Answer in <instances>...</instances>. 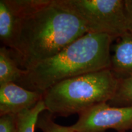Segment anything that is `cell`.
<instances>
[{
    "label": "cell",
    "instance_id": "4fadbf2b",
    "mask_svg": "<svg viewBox=\"0 0 132 132\" xmlns=\"http://www.w3.org/2000/svg\"><path fill=\"white\" fill-rule=\"evenodd\" d=\"M0 132H16V115L4 114L1 116Z\"/></svg>",
    "mask_w": 132,
    "mask_h": 132
},
{
    "label": "cell",
    "instance_id": "3957f363",
    "mask_svg": "<svg viewBox=\"0 0 132 132\" xmlns=\"http://www.w3.org/2000/svg\"><path fill=\"white\" fill-rule=\"evenodd\" d=\"M119 79L111 69L70 78L50 87L43 94L47 111L51 114H81L114 96Z\"/></svg>",
    "mask_w": 132,
    "mask_h": 132
},
{
    "label": "cell",
    "instance_id": "8fae6325",
    "mask_svg": "<svg viewBox=\"0 0 132 132\" xmlns=\"http://www.w3.org/2000/svg\"><path fill=\"white\" fill-rule=\"evenodd\" d=\"M110 102L122 106L132 105V77L119 79L114 96Z\"/></svg>",
    "mask_w": 132,
    "mask_h": 132
},
{
    "label": "cell",
    "instance_id": "8992f818",
    "mask_svg": "<svg viewBox=\"0 0 132 132\" xmlns=\"http://www.w3.org/2000/svg\"><path fill=\"white\" fill-rule=\"evenodd\" d=\"M37 7L36 0L0 1V39L5 47L12 49L21 19Z\"/></svg>",
    "mask_w": 132,
    "mask_h": 132
},
{
    "label": "cell",
    "instance_id": "6da1fadb",
    "mask_svg": "<svg viewBox=\"0 0 132 132\" xmlns=\"http://www.w3.org/2000/svg\"><path fill=\"white\" fill-rule=\"evenodd\" d=\"M89 32L82 21L55 0L21 19L12 48L23 70L52 57Z\"/></svg>",
    "mask_w": 132,
    "mask_h": 132
},
{
    "label": "cell",
    "instance_id": "277c9868",
    "mask_svg": "<svg viewBox=\"0 0 132 132\" xmlns=\"http://www.w3.org/2000/svg\"><path fill=\"white\" fill-rule=\"evenodd\" d=\"M57 4L77 16L89 32L110 36L113 39L128 32L124 1L55 0Z\"/></svg>",
    "mask_w": 132,
    "mask_h": 132
},
{
    "label": "cell",
    "instance_id": "7a4b0ae2",
    "mask_svg": "<svg viewBox=\"0 0 132 132\" xmlns=\"http://www.w3.org/2000/svg\"><path fill=\"white\" fill-rule=\"evenodd\" d=\"M113 40L107 34L87 33L55 55L24 70L16 84L44 94L50 87L67 79L110 69V48Z\"/></svg>",
    "mask_w": 132,
    "mask_h": 132
},
{
    "label": "cell",
    "instance_id": "52a82bcc",
    "mask_svg": "<svg viewBox=\"0 0 132 132\" xmlns=\"http://www.w3.org/2000/svg\"><path fill=\"white\" fill-rule=\"evenodd\" d=\"M43 94L21 87L15 82L0 85V114L16 115L35 106Z\"/></svg>",
    "mask_w": 132,
    "mask_h": 132
},
{
    "label": "cell",
    "instance_id": "30bf717a",
    "mask_svg": "<svg viewBox=\"0 0 132 132\" xmlns=\"http://www.w3.org/2000/svg\"><path fill=\"white\" fill-rule=\"evenodd\" d=\"M45 110L47 109L42 98L32 108L17 114L16 132H34L39 116Z\"/></svg>",
    "mask_w": 132,
    "mask_h": 132
},
{
    "label": "cell",
    "instance_id": "5bb4252c",
    "mask_svg": "<svg viewBox=\"0 0 132 132\" xmlns=\"http://www.w3.org/2000/svg\"><path fill=\"white\" fill-rule=\"evenodd\" d=\"M124 9L128 31L132 32V0L124 1Z\"/></svg>",
    "mask_w": 132,
    "mask_h": 132
},
{
    "label": "cell",
    "instance_id": "9a60e30c",
    "mask_svg": "<svg viewBox=\"0 0 132 132\" xmlns=\"http://www.w3.org/2000/svg\"><path fill=\"white\" fill-rule=\"evenodd\" d=\"M131 132H132V131H131Z\"/></svg>",
    "mask_w": 132,
    "mask_h": 132
},
{
    "label": "cell",
    "instance_id": "7c38bea8",
    "mask_svg": "<svg viewBox=\"0 0 132 132\" xmlns=\"http://www.w3.org/2000/svg\"><path fill=\"white\" fill-rule=\"evenodd\" d=\"M37 126L43 132H75L70 127L62 126L56 123L52 119V114L40 116L37 122Z\"/></svg>",
    "mask_w": 132,
    "mask_h": 132
},
{
    "label": "cell",
    "instance_id": "5b68a950",
    "mask_svg": "<svg viewBox=\"0 0 132 132\" xmlns=\"http://www.w3.org/2000/svg\"><path fill=\"white\" fill-rule=\"evenodd\" d=\"M75 132H103L112 128L123 131L132 128V105L111 106L102 103L80 114L70 126Z\"/></svg>",
    "mask_w": 132,
    "mask_h": 132
},
{
    "label": "cell",
    "instance_id": "ba28073f",
    "mask_svg": "<svg viewBox=\"0 0 132 132\" xmlns=\"http://www.w3.org/2000/svg\"><path fill=\"white\" fill-rule=\"evenodd\" d=\"M111 57L110 69L119 79L132 77V32L119 38Z\"/></svg>",
    "mask_w": 132,
    "mask_h": 132
},
{
    "label": "cell",
    "instance_id": "9c48e42d",
    "mask_svg": "<svg viewBox=\"0 0 132 132\" xmlns=\"http://www.w3.org/2000/svg\"><path fill=\"white\" fill-rule=\"evenodd\" d=\"M24 70L20 67L11 49L3 46L0 48V85L7 82L17 83Z\"/></svg>",
    "mask_w": 132,
    "mask_h": 132
}]
</instances>
